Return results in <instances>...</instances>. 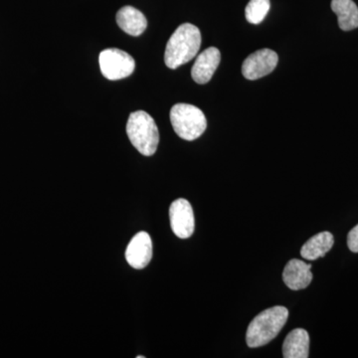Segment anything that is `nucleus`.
<instances>
[{"label": "nucleus", "mask_w": 358, "mask_h": 358, "mask_svg": "<svg viewBox=\"0 0 358 358\" xmlns=\"http://www.w3.org/2000/svg\"><path fill=\"white\" fill-rule=\"evenodd\" d=\"M201 34L196 26L185 23L178 26L166 44L164 62L171 69H176L192 61L199 54Z\"/></svg>", "instance_id": "nucleus-1"}, {"label": "nucleus", "mask_w": 358, "mask_h": 358, "mask_svg": "<svg viewBox=\"0 0 358 358\" xmlns=\"http://www.w3.org/2000/svg\"><path fill=\"white\" fill-rule=\"evenodd\" d=\"M288 317V308L282 306H275L259 313L247 329V345L256 348L268 345L282 331Z\"/></svg>", "instance_id": "nucleus-2"}, {"label": "nucleus", "mask_w": 358, "mask_h": 358, "mask_svg": "<svg viewBox=\"0 0 358 358\" xmlns=\"http://www.w3.org/2000/svg\"><path fill=\"white\" fill-rule=\"evenodd\" d=\"M127 134L131 145L145 157H152L159 143V131L152 115L143 110L131 113L127 124Z\"/></svg>", "instance_id": "nucleus-3"}, {"label": "nucleus", "mask_w": 358, "mask_h": 358, "mask_svg": "<svg viewBox=\"0 0 358 358\" xmlns=\"http://www.w3.org/2000/svg\"><path fill=\"white\" fill-rule=\"evenodd\" d=\"M171 122L179 138L194 141L207 128L205 115L199 108L189 103H176L171 110Z\"/></svg>", "instance_id": "nucleus-4"}, {"label": "nucleus", "mask_w": 358, "mask_h": 358, "mask_svg": "<svg viewBox=\"0 0 358 358\" xmlns=\"http://www.w3.org/2000/svg\"><path fill=\"white\" fill-rule=\"evenodd\" d=\"M99 63L103 76L110 81L129 77L136 69L134 59L120 49H106L101 52Z\"/></svg>", "instance_id": "nucleus-5"}, {"label": "nucleus", "mask_w": 358, "mask_h": 358, "mask_svg": "<svg viewBox=\"0 0 358 358\" xmlns=\"http://www.w3.org/2000/svg\"><path fill=\"white\" fill-rule=\"evenodd\" d=\"M278 54L271 49H261L245 59L242 65V74L246 79L258 80L267 76L277 67Z\"/></svg>", "instance_id": "nucleus-6"}, {"label": "nucleus", "mask_w": 358, "mask_h": 358, "mask_svg": "<svg viewBox=\"0 0 358 358\" xmlns=\"http://www.w3.org/2000/svg\"><path fill=\"white\" fill-rule=\"evenodd\" d=\"M169 219L174 235L180 239L192 237L194 232V213L192 204L185 199H176L169 207Z\"/></svg>", "instance_id": "nucleus-7"}, {"label": "nucleus", "mask_w": 358, "mask_h": 358, "mask_svg": "<svg viewBox=\"0 0 358 358\" xmlns=\"http://www.w3.org/2000/svg\"><path fill=\"white\" fill-rule=\"evenodd\" d=\"M152 258V238L147 232L134 235L126 250L127 262L131 267L141 270L147 267Z\"/></svg>", "instance_id": "nucleus-8"}, {"label": "nucleus", "mask_w": 358, "mask_h": 358, "mask_svg": "<svg viewBox=\"0 0 358 358\" xmlns=\"http://www.w3.org/2000/svg\"><path fill=\"white\" fill-rule=\"evenodd\" d=\"M221 54L215 47H210L199 54L192 70V79L197 84L208 83L220 64Z\"/></svg>", "instance_id": "nucleus-9"}, {"label": "nucleus", "mask_w": 358, "mask_h": 358, "mask_svg": "<svg viewBox=\"0 0 358 358\" xmlns=\"http://www.w3.org/2000/svg\"><path fill=\"white\" fill-rule=\"evenodd\" d=\"M312 265L299 260L292 259L287 264L282 272V280L289 289L299 291L310 286L313 281Z\"/></svg>", "instance_id": "nucleus-10"}, {"label": "nucleus", "mask_w": 358, "mask_h": 358, "mask_svg": "<svg viewBox=\"0 0 358 358\" xmlns=\"http://www.w3.org/2000/svg\"><path fill=\"white\" fill-rule=\"evenodd\" d=\"M117 23L122 31L131 36H140L148 27L145 16L133 6H124L117 13Z\"/></svg>", "instance_id": "nucleus-11"}, {"label": "nucleus", "mask_w": 358, "mask_h": 358, "mask_svg": "<svg viewBox=\"0 0 358 358\" xmlns=\"http://www.w3.org/2000/svg\"><path fill=\"white\" fill-rule=\"evenodd\" d=\"M310 353V336L303 329L292 331L282 345L285 358H308Z\"/></svg>", "instance_id": "nucleus-12"}, {"label": "nucleus", "mask_w": 358, "mask_h": 358, "mask_svg": "<svg viewBox=\"0 0 358 358\" xmlns=\"http://www.w3.org/2000/svg\"><path fill=\"white\" fill-rule=\"evenodd\" d=\"M334 244L333 234L322 232L308 240L301 249V256L308 261H315L322 258L331 251Z\"/></svg>", "instance_id": "nucleus-13"}, {"label": "nucleus", "mask_w": 358, "mask_h": 358, "mask_svg": "<svg viewBox=\"0 0 358 358\" xmlns=\"http://www.w3.org/2000/svg\"><path fill=\"white\" fill-rule=\"evenodd\" d=\"M331 9L338 15L341 30L350 31L358 27V7L352 0H333Z\"/></svg>", "instance_id": "nucleus-14"}, {"label": "nucleus", "mask_w": 358, "mask_h": 358, "mask_svg": "<svg viewBox=\"0 0 358 358\" xmlns=\"http://www.w3.org/2000/svg\"><path fill=\"white\" fill-rule=\"evenodd\" d=\"M270 0H250L245 9L247 21L251 24H259L265 20L270 10Z\"/></svg>", "instance_id": "nucleus-15"}, {"label": "nucleus", "mask_w": 358, "mask_h": 358, "mask_svg": "<svg viewBox=\"0 0 358 358\" xmlns=\"http://www.w3.org/2000/svg\"><path fill=\"white\" fill-rule=\"evenodd\" d=\"M348 246L353 253H358V224L348 233Z\"/></svg>", "instance_id": "nucleus-16"}]
</instances>
